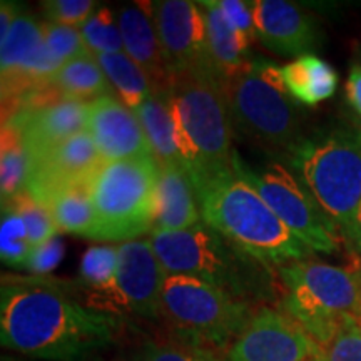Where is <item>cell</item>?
<instances>
[{
	"instance_id": "6da1fadb",
	"label": "cell",
	"mask_w": 361,
	"mask_h": 361,
	"mask_svg": "<svg viewBox=\"0 0 361 361\" xmlns=\"http://www.w3.org/2000/svg\"><path fill=\"white\" fill-rule=\"evenodd\" d=\"M119 314L85 305L74 281L49 276H4L0 340L17 353L49 361H84L114 343Z\"/></svg>"
},
{
	"instance_id": "7a4b0ae2",
	"label": "cell",
	"mask_w": 361,
	"mask_h": 361,
	"mask_svg": "<svg viewBox=\"0 0 361 361\" xmlns=\"http://www.w3.org/2000/svg\"><path fill=\"white\" fill-rule=\"evenodd\" d=\"M168 276L197 278L255 306L278 296L281 279L271 266L239 247L204 221L174 233L149 236Z\"/></svg>"
},
{
	"instance_id": "3957f363",
	"label": "cell",
	"mask_w": 361,
	"mask_h": 361,
	"mask_svg": "<svg viewBox=\"0 0 361 361\" xmlns=\"http://www.w3.org/2000/svg\"><path fill=\"white\" fill-rule=\"evenodd\" d=\"M176 139L194 188L233 173V126L223 80L213 69L174 74L169 89Z\"/></svg>"
},
{
	"instance_id": "277c9868",
	"label": "cell",
	"mask_w": 361,
	"mask_h": 361,
	"mask_svg": "<svg viewBox=\"0 0 361 361\" xmlns=\"http://www.w3.org/2000/svg\"><path fill=\"white\" fill-rule=\"evenodd\" d=\"M196 196L206 224L264 263L279 268L313 255L236 171L196 186Z\"/></svg>"
},
{
	"instance_id": "5b68a950",
	"label": "cell",
	"mask_w": 361,
	"mask_h": 361,
	"mask_svg": "<svg viewBox=\"0 0 361 361\" xmlns=\"http://www.w3.org/2000/svg\"><path fill=\"white\" fill-rule=\"evenodd\" d=\"M223 85L233 134L276 161H290L303 135L300 112L284 87L281 67L266 59H251Z\"/></svg>"
},
{
	"instance_id": "8992f818",
	"label": "cell",
	"mask_w": 361,
	"mask_h": 361,
	"mask_svg": "<svg viewBox=\"0 0 361 361\" xmlns=\"http://www.w3.org/2000/svg\"><path fill=\"white\" fill-rule=\"evenodd\" d=\"M281 311L303 328L319 346L341 329L361 323V274L322 263L293 261L278 268Z\"/></svg>"
},
{
	"instance_id": "52a82bcc",
	"label": "cell",
	"mask_w": 361,
	"mask_h": 361,
	"mask_svg": "<svg viewBox=\"0 0 361 361\" xmlns=\"http://www.w3.org/2000/svg\"><path fill=\"white\" fill-rule=\"evenodd\" d=\"M288 164L345 241L361 201V130L338 128L303 137Z\"/></svg>"
},
{
	"instance_id": "ba28073f",
	"label": "cell",
	"mask_w": 361,
	"mask_h": 361,
	"mask_svg": "<svg viewBox=\"0 0 361 361\" xmlns=\"http://www.w3.org/2000/svg\"><path fill=\"white\" fill-rule=\"evenodd\" d=\"M256 310L228 291L191 276L171 274L162 290V316L180 345L218 361H224Z\"/></svg>"
},
{
	"instance_id": "9c48e42d",
	"label": "cell",
	"mask_w": 361,
	"mask_h": 361,
	"mask_svg": "<svg viewBox=\"0 0 361 361\" xmlns=\"http://www.w3.org/2000/svg\"><path fill=\"white\" fill-rule=\"evenodd\" d=\"M161 166L154 156L104 162L89 183L96 214L94 241H134L152 233Z\"/></svg>"
},
{
	"instance_id": "30bf717a",
	"label": "cell",
	"mask_w": 361,
	"mask_h": 361,
	"mask_svg": "<svg viewBox=\"0 0 361 361\" xmlns=\"http://www.w3.org/2000/svg\"><path fill=\"white\" fill-rule=\"evenodd\" d=\"M234 171L258 191L273 213L295 236L313 252L335 255L345 245L341 233L329 221L305 184L284 168L283 162L271 161L252 166L234 151Z\"/></svg>"
},
{
	"instance_id": "8fae6325",
	"label": "cell",
	"mask_w": 361,
	"mask_h": 361,
	"mask_svg": "<svg viewBox=\"0 0 361 361\" xmlns=\"http://www.w3.org/2000/svg\"><path fill=\"white\" fill-rule=\"evenodd\" d=\"M59 69L44 45V22L20 13L6 42L0 44L2 123L12 116L22 97L52 85Z\"/></svg>"
},
{
	"instance_id": "7c38bea8",
	"label": "cell",
	"mask_w": 361,
	"mask_h": 361,
	"mask_svg": "<svg viewBox=\"0 0 361 361\" xmlns=\"http://www.w3.org/2000/svg\"><path fill=\"white\" fill-rule=\"evenodd\" d=\"M166 278L168 273L149 238L123 243L116 281L99 308L119 316L133 313L147 319L161 318Z\"/></svg>"
},
{
	"instance_id": "4fadbf2b",
	"label": "cell",
	"mask_w": 361,
	"mask_h": 361,
	"mask_svg": "<svg viewBox=\"0 0 361 361\" xmlns=\"http://www.w3.org/2000/svg\"><path fill=\"white\" fill-rule=\"evenodd\" d=\"M322 346L283 311L261 306L224 361H316Z\"/></svg>"
},
{
	"instance_id": "5bb4252c",
	"label": "cell",
	"mask_w": 361,
	"mask_h": 361,
	"mask_svg": "<svg viewBox=\"0 0 361 361\" xmlns=\"http://www.w3.org/2000/svg\"><path fill=\"white\" fill-rule=\"evenodd\" d=\"M102 164L101 154L84 130L51 151L27 159L24 191L45 204L59 191L87 186Z\"/></svg>"
},
{
	"instance_id": "9a60e30c",
	"label": "cell",
	"mask_w": 361,
	"mask_h": 361,
	"mask_svg": "<svg viewBox=\"0 0 361 361\" xmlns=\"http://www.w3.org/2000/svg\"><path fill=\"white\" fill-rule=\"evenodd\" d=\"M151 12L162 51L174 74L213 69L207 56L204 19L197 2L156 0L151 2Z\"/></svg>"
},
{
	"instance_id": "2e32d148",
	"label": "cell",
	"mask_w": 361,
	"mask_h": 361,
	"mask_svg": "<svg viewBox=\"0 0 361 361\" xmlns=\"http://www.w3.org/2000/svg\"><path fill=\"white\" fill-rule=\"evenodd\" d=\"M85 133L90 135L104 162L152 156L137 114L116 94L87 102Z\"/></svg>"
},
{
	"instance_id": "e0dca14e",
	"label": "cell",
	"mask_w": 361,
	"mask_h": 361,
	"mask_svg": "<svg viewBox=\"0 0 361 361\" xmlns=\"http://www.w3.org/2000/svg\"><path fill=\"white\" fill-rule=\"evenodd\" d=\"M256 37L269 52L301 57L319 45V30L313 17L286 0H256Z\"/></svg>"
},
{
	"instance_id": "ac0fdd59",
	"label": "cell",
	"mask_w": 361,
	"mask_h": 361,
	"mask_svg": "<svg viewBox=\"0 0 361 361\" xmlns=\"http://www.w3.org/2000/svg\"><path fill=\"white\" fill-rule=\"evenodd\" d=\"M85 111L87 102L61 96L42 106L17 112L6 123L13 124L20 130L27 159H32L84 133Z\"/></svg>"
},
{
	"instance_id": "d6986e66",
	"label": "cell",
	"mask_w": 361,
	"mask_h": 361,
	"mask_svg": "<svg viewBox=\"0 0 361 361\" xmlns=\"http://www.w3.org/2000/svg\"><path fill=\"white\" fill-rule=\"evenodd\" d=\"M124 52L141 67L151 92H169L174 80L152 19L151 2L129 4L117 12Z\"/></svg>"
},
{
	"instance_id": "ffe728a7",
	"label": "cell",
	"mask_w": 361,
	"mask_h": 361,
	"mask_svg": "<svg viewBox=\"0 0 361 361\" xmlns=\"http://www.w3.org/2000/svg\"><path fill=\"white\" fill-rule=\"evenodd\" d=\"M196 188L184 166H161L152 233L184 231L201 223Z\"/></svg>"
},
{
	"instance_id": "44dd1931",
	"label": "cell",
	"mask_w": 361,
	"mask_h": 361,
	"mask_svg": "<svg viewBox=\"0 0 361 361\" xmlns=\"http://www.w3.org/2000/svg\"><path fill=\"white\" fill-rule=\"evenodd\" d=\"M202 19L206 27V45L211 64L221 80L229 79L250 64L251 44L226 19L218 0H201Z\"/></svg>"
},
{
	"instance_id": "7402d4cb",
	"label": "cell",
	"mask_w": 361,
	"mask_h": 361,
	"mask_svg": "<svg viewBox=\"0 0 361 361\" xmlns=\"http://www.w3.org/2000/svg\"><path fill=\"white\" fill-rule=\"evenodd\" d=\"M281 78L293 101L303 106H318L338 89L336 71L314 54H306L284 64Z\"/></svg>"
},
{
	"instance_id": "603a6c76",
	"label": "cell",
	"mask_w": 361,
	"mask_h": 361,
	"mask_svg": "<svg viewBox=\"0 0 361 361\" xmlns=\"http://www.w3.org/2000/svg\"><path fill=\"white\" fill-rule=\"evenodd\" d=\"M146 134L152 156L159 166H184L180 157L169 92H151L146 101L135 109Z\"/></svg>"
},
{
	"instance_id": "cb8c5ba5",
	"label": "cell",
	"mask_w": 361,
	"mask_h": 361,
	"mask_svg": "<svg viewBox=\"0 0 361 361\" xmlns=\"http://www.w3.org/2000/svg\"><path fill=\"white\" fill-rule=\"evenodd\" d=\"M52 85L64 96L82 102L114 94V89L92 54H85L62 66L52 78Z\"/></svg>"
},
{
	"instance_id": "d4e9b609",
	"label": "cell",
	"mask_w": 361,
	"mask_h": 361,
	"mask_svg": "<svg viewBox=\"0 0 361 361\" xmlns=\"http://www.w3.org/2000/svg\"><path fill=\"white\" fill-rule=\"evenodd\" d=\"M51 211L59 231L90 239L96 228V214L87 186H74L59 191L44 204Z\"/></svg>"
},
{
	"instance_id": "484cf974",
	"label": "cell",
	"mask_w": 361,
	"mask_h": 361,
	"mask_svg": "<svg viewBox=\"0 0 361 361\" xmlns=\"http://www.w3.org/2000/svg\"><path fill=\"white\" fill-rule=\"evenodd\" d=\"M96 59L114 89L116 96L130 109L135 111L151 96V85L146 75L128 54H102V56H96Z\"/></svg>"
},
{
	"instance_id": "4316f807",
	"label": "cell",
	"mask_w": 361,
	"mask_h": 361,
	"mask_svg": "<svg viewBox=\"0 0 361 361\" xmlns=\"http://www.w3.org/2000/svg\"><path fill=\"white\" fill-rule=\"evenodd\" d=\"M27 174V151L20 130L4 123L0 130V194L2 204L24 191Z\"/></svg>"
},
{
	"instance_id": "83f0119b",
	"label": "cell",
	"mask_w": 361,
	"mask_h": 361,
	"mask_svg": "<svg viewBox=\"0 0 361 361\" xmlns=\"http://www.w3.org/2000/svg\"><path fill=\"white\" fill-rule=\"evenodd\" d=\"M79 29L80 34H82L85 47L92 56L124 52L119 19H117V13L112 8L97 7L96 12Z\"/></svg>"
},
{
	"instance_id": "f1b7e54d",
	"label": "cell",
	"mask_w": 361,
	"mask_h": 361,
	"mask_svg": "<svg viewBox=\"0 0 361 361\" xmlns=\"http://www.w3.org/2000/svg\"><path fill=\"white\" fill-rule=\"evenodd\" d=\"M2 207H11L24 221L27 234H29L30 245L39 246L49 239L59 236V228L54 221L51 211L39 201H35L27 191H22L12 197L11 201L4 202Z\"/></svg>"
},
{
	"instance_id": "f546056e",
	"label": "cell",
	"mask_w": 361,
	"mask_h": 361,
	"mask_svg": "<svg viewBox=\"0 0 361 361\" xmlns=\"http://www.w3.org/2000/svg\"><path fill=\"white\" fill-rule=\"evenodd\" d=\"M32 245L27 234L24 221L11 207H2L0 224V258L2 263L16 269H24Z\"/></svg>"
},
{
	"instance_id": "4dcf8cb0",
	"label": "cell",
	"mask_w": 361,
	"mask_h": 361,
	"mask_svg": "<svg viewBox=\"0 0 361 361\" xmlns=\"http://www.w3.org/2000/svg\"><path fill=\"white\" fill-rule=\"evenodd\" d=\"M44 22V45L47 49L49 56L54 59V62L59 67H62L67 62L74 61L80 56L89 54L85 47L82 34L79 27H67L52 24V22Z\"/></svg>"
},
{
	"instance_id": "1f68e13d",
	"label": "cell",
	"mask_w": 361,
	"mask_h": 361,
	"mask_svg": "<svg viewBox=\"0 0 361 361\" xmlns=\"http://www.w3.org/2000/svg\"><path fill=\"white\" fill-rule=\"evenodd\" d=\"M97 4L92 0H47L42 2L45 20L52 24L80 27L96 12Z\"/></svg>"
},
{
	"instance_id": "d6a6232c",
	"label": "cell",
	"mask_w": 361,
	"mask_h": 361,
	"mask_svg": "<svg viewBox=\"0 0 361 361\" xmlns=\"http://www.w3.org/2000/svg\"><path fill=\"white\" fill-rule=\"evenodd\" d=\"M130 361H218L186 345L147 341L134 351Z\"/></svg>"
},
{
	"instance_id": "836d02e7",
	"label": "cell",
	"mask_w": 361,
	"mask_h": 361,
	"mask_svg": "<svg viewBox=\"0 0 361 361\" xmlns=\"http://www.w3.org/2000/svg\"><path fill=\"white\" fill-rule=\"evenodd\" d=\"M319 361H361V323L341 329L323 346Z\"/></svg>"
},
{
	"instance_id": "e575fe53",
	"label": "cell",
	"mask_w": 361,
	"mask_h": 361,
	"mask_svg": "<svg viewBox=\"0 0 361 361\" xmlns=\"http://www.w3.org/2000/svg\"><path fill=\"white\" fill-rule=\"evenodd\" d=\"M64 258V243L61 238H52L42 245L34 246L24 269L32 273L34 276H47L52 269H56Z\"/></svg>"
},
{
	"instance_id": "d590c367",
	"label": "cell",
	"mask_w": 361,
	"mask_h": 361,
	"mask_svg": "<svg viewBox=\"0 0 361 361\" xmlns=\"http://www.w3.org/2000/svg\"><path fill=\"white\" fill-rule=\"evenodd\" d=\"M219 8L223 11L224 17L229 20L234 29L245 37L247 42L252 44L256 37L255 24V6L252 2L245 0H218Z\"/></svg>"
},
{
	"instance_id": "8d00e7d4",
	"label": "cell",
	"mask_w": 361,
	"mask_h": 361,
	"mask_svg": "<svg viewBox=\"0 0 361 361\" xmlns=\"http://www.w3.org/2000/svg\"><path fill=\"white\" fill-rule=\"evenodd\" d=\"M20 7L17 4L8 2V0H2L0 4V44H4L11 34L13 24L19 19Z\"/></svg>"
},
{
	"instance_id": "74e56055",
	"label": "cell",
	"mask_w": 361,
	"mask_h": 361,
	"mask_svg": "<svg viewBox=\"0 0 361 361\" xmlns=\"http://www.w3.org/2000/svg\"><path fill=\"white\" fill-rule=\"evenodd\" d=\"M346 99L361 116V66H353L346 80Z\"/></svg>"
},
{
	"instance_id": "f35d334b",
	"label": "cell",
	"mask_w": 361,
	"mask_h": 361,
	"mask_svg": "<svg viewBox=\"0 0 361 361\" xmlns=\"http://www.w3.org/2000/svg\"><path fill=\"white\" fill-rule=\"evenodd\" d=\"M345 246L355 252H361V201L358 209H356L350 231L345 236Z\"/></svg>"
},
{
	"instance_id": "ab89813d",
	"label": "cell",
	"mask_w": 361,
	"mask_h": 361,
	"mask_svg": "<svg viewBox=\"0 0 361 361\" xmlns=\"http://www.w3.org/2000/svg\"><path fill=\"white\" fill-rule=\"evenodd\" d=\"M2 361H13V360H12V358H7V356H4Z\"/></svg>"
},
{
	"instance_id": "60d3db41",
	"label": "cell",
	"mask_w": 361,
	"mask_h": 361,
	"mask_svg": "<svg viewBox=\"0 0 361 361\" xmlns=\"http://www.w3.org/2000/svg\"><path fill=\"white\" fill-rule=\"evenodd\" d=\"M319 356H322V355H319ZM316 361H319V358H318V360H316Z\"/></svg>"
}]
</instances>
